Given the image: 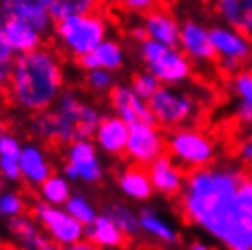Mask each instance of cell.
Here are the masks:
<instances>
[{
	"label": "cell",
	"mask_w": 252,
	"mask_h": 250,
	"mask_svg": "<svg viewBox=\"0 0 252 250\" xmlns=\"http://www.w3.org/2000/svg\"><path fill=\"white\" fill-rule=\"evenodd\" d=\"M0 250H9V249H2V247H0Z\"/></svg>",
	"instance_id": "45"
},
{
	"label": "cell",
	"mask_w": 252,
	"mask_h": 250,
	"mask_svg": "<svg viewBox=\"0 0 252 250\" xmlns=\"http://www.w3.org/2000/svg\"><path fill=\"white\" fill-rule=\"evenodd\" d=\"M33 216L48 230L53 243L69 247V245L82 241L84 226L77 219L71 218L68 212L53 208L46 203H37L33 207Z\"/></svg>",
	"instance_id": "8"
},
{
	"label": "cell",
	"mask_w": 252,
	"mask_h": 250,
	"mask_svg": "<svg viewBox=\"0 0 252 250\" xmlns=\"http://www.w3.org/2000/svg\"><path fill=\"white\" fill-rule=\"evenodd\" d=\"M232 90L240 99L238 106V117L241 123L251 125L252 123V71L251 69H240L232 75Z\"/></svg>",
	"instance_id": "24"
},
{
	"label": "cell",
	"mask_w": 252,
	"mask_h": 250,
	"mask_svg": "<svg viewBox=\"0 0 252 250\" xmlns=\"http://www.w3.org/2000/svg\"><path fill=\"white\" fill-rule=\"evenodd\" d=\"M0 15L4 20H22L35 26L42 35L53 30L48 0H0Z\"/></svg>",
	"instance_id": "11"
},
{
	"label": "cell",
	"mask_w": 252,
	"mask_h": 250,
	"mask_svg": "<svg viewBox=\"0 0 252 250\" xmlns=\"http://www.w3.org/2000/svg\"><path fill=\"white\" fill-rule=\"evenodd\" d=\"M63 250H101L97 245H94L92 241H79V243H73L69 247H64Z\"/></svg>",
	"instance_id": "39"
},
{
	"label": "cell",
	"mask_w": 252,
	"mask_h": 250,
	"mask_svg": "<svg viewBox=\"0 0 252 250\" xmlns=\"http://www.w3.org/2000/svg\"><path fill=\"white\" fill-rule=\"evenodd\" d=\"M64 207H66V212L73 219H77L84 228H86V226H92L95 223V219L99 218L97 212H95V208L92 207L88 201H86V197H82V195L69 197L68 203H66Z\"/></svg>",
	"instance_id": "29"
},
{
	"label": "cell",
	"mask_w": 252,
	"mask_h": 250,
	"mask_svg": "<svg viewBox=\"0 0 252 250\" xmlns=\"http://www.w3.org/2000/svg\"><path fill=\"white\" fill-rule=\"evenodd\" d=\"M4 26H6V20L0 15V88H6L9 84L13 61H15V53L11 51L6 35H4Z\"/></svg>",
	"instance_id": "30"
},
{
	"label": "cell",
	"mask_w": 252,
	"mask_h": 250,
	"mask_svg": "<svg viewBox=\"0 0 252 250\" xmlns=\"http://www.w3.org/2000/svg\"><path fill=\"white\" fill-rule=\"evenodd\" d=\"M238 156L245 164H251L252 166V139H247L240 144V150H238Z\"/></svg>",
	"instance_id": "37"
},
{
	"label": "cell",
	"mask_w": 252,
	"mask_h": 250,
	"mask_svg": "<svg viewBox=\"0 0 252 250\" xmlns=\"http://www.w3.org/2000/svg\"><path fill=\"white\" fill-rule=\"evenodd\" d=\"M139 55L146 64V71H150L161 86H177L190 79L192 64L177 48L146 38L139 44Z\"/></svg>",
	"instance_id": "5"
},
{
	"label": "cell",
	"mask_w": 252,
	"mask_h": 250,
	"mask_svg": "<svg viewBox=\"0 0 252 250\" xmlns=\"http://www.w3.org/2000/svg\"><path fill=\"white\" fill-rule=\"evenodd\" d=\"M181 210L227 250H252V177L234 168H199L187 175Z\"/></svg>",
	"instance_id": "1"
},
{
	"label": "cell",
	"mask_w": 252,
	"mask_h": 250,
	"mask_svg": "<svg viewBox=\"0 0 252 250\" xmlns=\"http://www.w3.org/2000/svg\"><path fill=\"white\" fill-rule=\"evenodd\" d=\"M101 123V113L90 102L82 100L75 92L66 90L61 94L53 108L33 117L32 130L38 137L59 144L75 141H90Z\"/></svg>",
	"instance_id": "3"
},
{
	"label": "cell",
	"mask_w": 252,
	"mask_h": 250,
	"mask_svg": "<svg viewBox=\"0 0 252 250\" xmlns=\"http://www.w3.org/2000/svg\"><path fill=\"white\" fill-rule=\"evenodd\" d=\"M130 35H132L133 40H137L139 44H141V42H145L146 38H148V35H146V30H145V28H143V24L133 26L132 30H130Z\"/></svg>",
	"instance_id": "38"
},
{
	"label": "cell",
	"mask_w": 252,
	"mask_h": 250,
	"mask_svg": "<svg viewBox=\"0 0 252 250\" xmlns=\"http://www.w3.org/2000/svg\"><path fill=\"white\" fill-rule=\"evenodd\" d=\"M66 163L73 164L79 174V179L86 183L101 181L102 168L97 159L95 144L92 141H75L68 146V161Z\"/></svg>",
	"instance_id": "17"
},
{
	"label": "cell",
	"mask_w": 252,
	"mask_h": 250,
	"mask_svg": "<svg viewBox=\"0 0 252 250\" xmlns=\"http://www.w3.org/2000/svg\"><path fill=\"white\" fill-rule=\"evenodd\" d=\"M166 150L179 166L190 168L192 172L207 168V164L214 159V143L210 137L190 128L172 131L166 139Z\"/></svg>",
	"instance_id": "6"
},
{
	"label": "cell",
	"mask_w": 252,
	"mask_h": 250,
	"mask_svg": "<svg viewBox=\"0 0 252 250\" xmlns=\"http://www.w3.org/2000/svg\"><path fill=\"white\" fill-rule=\"evenodd\" d=\"M166 141L156 125H132L126 143V156L141 166H150L156 159L164 156Z\"/></svg>",
	"instance_id": "9"
},
{
	"label": "cell",
	"mask_w": 252,
	"mask_h": 250,
	"mask_svg": "<svg viewBox=\"0 0 252 250\" xmlns=\"http://www.w3.org/2000/svg\"><path fill=\"white\" fill-rule=\"evenodd\" d=\"M141 24L146 30V35L150 40H156V42L170 46V48H177L181 26L174 15H170L164 9H150Z\"/></svg>",
	"instance_id": "15"
},
{
	"label": "cell",
	"mask_w": 252,
	"mask_h": 250,
	"mask_svg": "<svg viewBox=\"0 0 252 250\" xmlns=\"http://www.w3.org/2000/svg\"><path fill=\"white\" fill-rule=\"evenodd\" d=\"M130 135V126L117 115L101 119L97 131H95V144L110 156H121L126 154V143Z\"/></svg>",
	"instance_id": "16"
},
{
	"label": "cell",
	"mask_w": 252,
	"mask_h": 250,
	"mask_svg": "<svg viewBox=\"0 0 252 250\" xmlns=\"http://www.w3.org/2000/svg\"><path fill=\"white\" fill-rule=\"evenodd\" d=\"M0 174H2V177H6L7 181H19L20 177H22L19 159L0 157Z\"/></svg>",
	"instance_id": "35"
},
{
	"label": "cell",
	"mask_w": 252,
	"mask_h": 250,
	"mask_svg": "<svg viewBox=\"0 0 252 250\" xmlns=\"http://www.w3.org/2000/svg\"><path fill=\"white\" fill-rule=\"evenodd\" d=\"M148 174H150L152 187L154 190H158L159 194L174 197L183 192L185 181H187L185 172L168 154L156 159L148 166Z\"/></svg>",
	"instance_id": "14"
},
{
	"label": "cell",
	"mask_w": 252,
	"mask_h": 250,
	"mask_svg": "<svg viewBox=\"0 0 252 250\" xmlns=\"http://www.w3.org/2000/svg\"><path fill=\"white\" fill-rule=\"evenodd\" d=\"M125 64V51L123 46L115 40H104L95 48L92 53L81 59V66L86 71L94 69H104V71H115Z\"/></svg>",
	"instance_id": "19"
},
{
	"label": "cell",
	"mask_w": 252,
	"mask_h": 250,
	"mask_svg": "<svg viewBox=\"0 0 252 250\" xmlns=\"http://www.w3.org/2000/svg\"><path fill=\"white\" fill-rule=\"evenodd\" d=\"M139 223H141V228H143V230H146L150 236L158 238L159 241H163V243L174 245V243H177V239H179L176 232L172 230L170 226L166 225L152 208H143V210L139 212Z\"/></svg>",
	"instance_id": "27"
},
{
	"label": "cell",
	"mask_w": 252,
	"mask_h": 250,
	"mask_svg": "<svg viewBox=\"0 0 252 250\" xmlns=\"http://www.w3.org/2000/svg\"><path fill=\"white\" fill-rule=\"evenodd\" d=\"M4 35H6V40L15 57L38 50L42 44V38H44V35L38 31L35 26L22 22V20H6Z\"/></svg>",
	"instance_id": "18"
},
{
	"label": "cell",
	"mask_w": 252,
	"mask_h": 250,
	"mask_svg": "<svg viewBox=\"0 0 252 250\" xmlns=\"http://www.w3.org/2000/svg\"><path fill=\"white\" fill-rule=\"evenodd\" d=\"M22 154V146L17 139L6 133L4 137L0 139V157H6V159H19Z\"/></svg>",
	"instance_id": "34"
},
{
	"label": "cell",
	"mask_w": 252,
	"mask_h": 250,
	"mask_svg": "<svg viewBox=\"0 0 252 250\" xmlns=\"http://www.w3.org/2000/svg\"><path fill=\"white\" fill-rule=\"evenodd\" d=\"M63 64L48 48H38L13 61L9 94L24 110L40 113L50 110L63 94Z\"/></svg>",
	"instance_id": "2"
},
{
	"label": "cell",
	"mask_w": 252,
	"mask_h": 250,
	"mask_svg": "<svg viewBox=\"0 0 252 250\" xmlns=\"http://www.w3.org/2000/svg\"><path fill=\"white\" fill-rule=\"evenodd\" d=\"M121 4L125 7H128V9H132V11H150V9H154V6H156V2L158 0H119Z\"/></svg>",
	"instance_id": "36"
},
{
	"label": "cell",
	"mask_w": 252,
	"mask_h": 250,
	"mask_svg": "<svg viewBox=\"0 0 252 250\" xmlns=\"http://www.w3.org/2000/svg\"><path fill=\"white\" fill-rule=\"evenodd\" d=\"M0 188H2V174H0Z\"/></svg>",
	"instance_id": "44"
},
{
	"label": "cell",
	"mask_w": 252,
	"mask_h": 250,
	"mask_svg": "<svg viewBox=\"0 0 252 250\" xmlns=\"http://www.w3.org/2000/svg\"><path fill=\"white\" fill-rule=\"evenodd\" d=\"M86 236L99 249H117L126 245V236L104 216H99L94 225L86 226Z\"/></svg>",
	"instance_id": "23"
},
{
	"label": "cell",
	"mask_w": 252,
	"mask_h": 250,
	"mask_svg": "<svg viewBox=\"0 0 252 250\" xmlns=\"http://www.w3.org/2000/svg\"><path fill=\"white\" fill-rule=\"evenodd\" d=\"M6 133H7V131H6V128H4V125H0V139L4 137Z\"/></svg>",
	"instance_id": "42"
},
{
	"label": "cell",
	"mask_w": 252,
	"mask_h": 250,
	"mask_svg": "<svg viewBox=\"0 0 252 250\" xmlns=\"http://www.w3.org/2000/svg\"><path fill=\"white\" fill-rule=\"evenodd\" d=\"M130 88H132V92L137 95V97H141L143 100L148 102V100L152 99V95L161 88V82L152 75L150 71H141V73H137V75L132 79Z\"/></svg>",
	"instance_id": "31"
},
{
	"label": "cell",
	"mask_w": 252,
	"mask_h": 250,
	"mask_svg": "<svg viewBox=\"0 0 252 250\" xmlns=\"http://www.w3.org/2000/svg\"><path fill=\"white\" fill-rule=\"evenodd\" d=\"M189 250H210V249H208V247L205 243H199V241H197V243H192V245H190Z\"/></svg>",
	"instance_id": "41"
},
{
	"label": "cell",
	"mask_w": 252,
	"mask_h": 250,
	"mask_svg": "<svg viewBox=\"0 0 252 250\" xmlns=\"http://www.w3.org/2000/svg\"><path fill=\"white\" fill-rule=\"evenodd\" d=\"M156 125L176 128L190 121L197 112L195 99L177 86H161L148 100Z\"/></svg>",
	"instance_id": "7"
},
{
	"label": "cell",
	"mask_w": 252,
	"mask_h": 250,
	"mask_svg": "<svg viewBox=\"0 0 252 250\" xmlns=\"http://www.w3.org/2000/svg\"><path fill=\"white\" fill-rule=\"evenodd\" d=\"M40 194L44 195V199L50 205H66L69 199V187L68 181L59 177V175H51L50 179H46L40 185Z\"/></svg>",
	"instance_id": "28"
},
{
	"label": "cell",
	"mask_w": 252,
	"mask_h": 250,
	"mask_svg": "<svg viewBox=\"0 0 252 250\" xmlns=\"http://www.w3.org/2000/svg\"><path fill=\"white\" fill-rule=\"evenodd\" d=\"M20 174L30 185L40 187L46 179L51 177V166L46 161L44 152L40 150L35 144L22 146V154L19 157Z\"/></svg>",
	"instance_id": "20"
},
{
	"label": "cell",
	"mask_w": 252,
	"mask_h": 250,
	"mask_svg": "<svg viewBox=\"0 0 252 250\" xmlns=\"http://www.w3.org/2000/svg\"><path fill=\"white\" fill-rule=\"evenodd\" d=\"M104 218H108L112 223H114L117 228H119L125 236H135L141 230V223H139V214H135L133 210H130L125 205H108L102 212Z\"/></svg>",
	"instance_id": "26"
},
{
	"label": "cell",
	"mask_w": 252,
	"mask_h": 250,
	"mask_svg": "<svg viewBox=\"0 0 252 250\" xmlns=\"http://www.w3.org/2000/svg\"><path fill=\"white\" fill-rule=\"evenodd\" d=\"M110 102L115 110V115L125 121L128 126L156 125L148 102L133 94L130 86H115L110 92Z\"/></svg>",
	"instance_id": "12"
},
{
	"label": "cell",
	"mask_w": 252,
	"mask_h": 250,
	"mask_svg": "<svg viewBox=\"0 0 252 250\" xmlns=\"http://www.w3.org/2000/svg\"><path fill=\"white\" fill-rule=\"evenodd\" d=\"M106 20L99 13L68 17L55 22L53 26V35L59 44L79 61L106 40Z\"/></svg>",
	"instance_id": "4"
},
{
	"label": "cell",
	"mask_w": 252,
	"mask_h": 250,
	"mask_svg": "<svg viewBox=\"0 0 252 250\" xmlns=\"http://www.w3.org/2000/svg\"><path fill=\"white\" fill-rule=\"evenodd\" d=\"M119 187L128 197L137 201H145L154 194V187L150 181L148 170L141 164L126 168L119 177Z\"/></svg>",
	"instance_id": "22"
},
{
	"label": "cell",
	"mask_w": 252,
	"mask_h": 250,
	"mask_svg": "<svg viewBox=\"0 0 252 250\" xmlns=\"http://www.w3.org/2000/svg\"><path fill=\"white\" fill-rule=\"evenodd\" d=\"M26 210V203L17 194L0 195V216L2 218H20Z\"/></svg>",
	"instance_id": "32"
},
{
	"label": "cell",
	"mask_w": 252,
	"mask_h": 250,
	"mask_svg": "<svg viewBox=\"0 0 252 250\" xmlns=\"http://www.w3.org/2000/svg\"><path fill=\"white\" fill-rule=\"evenodd\" d=\"M177 48L194 62H210L216 59V51L210 40V30L194 20H187L181 26V35Z\"/></svg>",
	"instance_id": "13"
},
{
	"label": "cell",
	"mask_w": 252,
	"mask_h": 250,
	"mask_svg": "<svg viewBox=\"0 0 252 250\" xmlns=\"http://www.w3.org/2000/svg\"><path fill=\"white\" fill-rule=\"evenodd\" d=\"M210 40L216 57L241 66L252 59V42L245 33L230 26H216L210 30Z\"/></svg>",
	"instance_id": "10"
},
{
	"label": "cell",
	"mask_w": 252,
	"mask_h": 250,
	"mask_svg": "<svg viewBox=\"0 0 252 250\" xmlns=\"http://www.w3.org/2000/svg\"><path fill=\"white\" fill-rule=\"evenodd\" d=\"M101 0H48V11L53 22H59L75 15L97 13Z\"/></svg>",
	"instance_id": "25"
},
{
	"label": "cell",
	"mask_w": 252,
	"mask_h": 250,
	"mask_svg": "<svg viewBox=\"0 0 252 250\" xmlns=\"http://www.w3.org/2000/svg\"><path fill=\"white\" fill-rule=\"evenodd\" d=\"M64 175H66L68 179H71V181H77V179H79V174H77L75 166H73V164H69V163L64 164Z\"/></svg>",
	"instance_id": "40"
},
{
	"label": "cell",
	"mask_w": 252,
	"mask_h": 250,
	"mask_svg": "<svg viewBox=\"0 0 252 250\" xmlns=\"http://www.w3.org/2000/svg\"><path fill=\"white\" fill-rule=\"evenodd\" d=\"M88 84L95 92H112L115 84L114 73L104 69H94L88 71Z\"/></svg>",
	"instance_id": "33"
},
{
	"label": "cell",
	"mask_w": 252,
	"mask_h": 250,
	"mask_svg": "<svg viewBox=\"0 0 252 250\" xmlns=\"http://www.w3.org/2000/svg\"><path fill=\"white\" fill-rule=\"evenodd\" d=\"M245 35H247V37H249V38H251V42H252V28H251V30H249V31L245 33Z\"/></svg>",
	"instance_id": "43"
},
{
	"label": "cell",
	"mask_w": 252,
	"mask_h": 250,
	"mask_svg": "<svg viewBox=\"0 0 252 250\" xmlns=\"http://www.w3.org/2000/svg\"><path fill=\"white\" fill-rule=\"evenodd\" d=\"M216 7L230 28L243 33L252 28V0H216Z\"/></svg>",
	"instance_id": "21"
}]
</instances>
